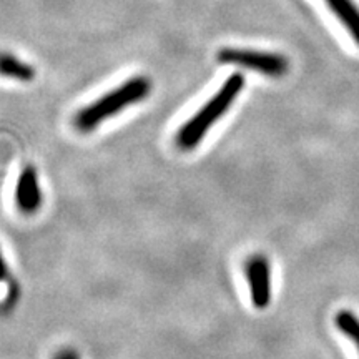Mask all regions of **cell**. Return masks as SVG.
Wrapping results in <instances>:
<instances>
[{
	"instance_id": "6da1fadb",
	"label": "cell",
	"mask_w": 359,
	"mask_h": 359,
	"mask_svg": "<svg viewBox=\"0 0 359 359\" xmlns=\"http://www.w3.org/2000/svg\"><path fill=\"white\" fill-rule=\"evenodd\" d=\"M245 87V79L241 74H233L224 80V83L188 122L178 130L177 143L182 150H193L203 142L208 130L230 110Z\"/></svg>"
},
{
	"instance_id": "7a4b0ae2",
	"label": "cell",
	"mask_w": 359,
	"mask_h": 359,
	"mask_svg": "<svg viewBox=\"0 0 359 359\" xmlns=\"http://www.w3.org/2000/svg\"><path fill=\"white\" fill-rule=\"evenodd\" d=\"M151 83L145 77H133L127 82L105 93L97 102L90 103L75 115L74 125L79 132H92L100 127L103 122L115 116L120 111L128 109L130 105L145 100L150 95Z\"/></svg>"
},
{
	"instance_id": "3957f363",
	"label": "cell",
	"mask_w": 359,
	"mask_h": 359,
	"mask_svg": "<svg viewBox=\"0 0 359 359\" xmlns=\"http://www.w3.org/2000/svg\"><path fill=\"white\" fill-rule=\"evenodd\" d=\"M218 62L224 65L243 67L268 77H283L290 69L286 57L269 52L246 50V48H222L218 52Z\"/></svg>"
},
{
	"instance_id": "277c9868",
	"label": "cell",
	"mask_w": 359,
	"mask_h": 359,
	"mask_svg": "<svg viewBox=\"0 0 359 359\" xmlns=\"http://www.w3.org/2000/svg\"><path fill=\"white\" fill-rule=\"evenodd\" d=\"M246 281H248L250 298L255 308L264 309L271 303V266L266 257L255 255L246 262Z\"/></svg>"
},
{
	"instance_id": "5b68a950",
	"label": "cell",
	"mask_w": 359,
	"mask_h": 359,
	"mask_svg": "<svg viewBox=\"0 0 359 359\" xmlns=\"http://www.w3.org/2000/svg\"><path fill=\"white\" fill-rule=\"evenodd\" d=\"M17 208L24 215H34L42 206V190L39 185V177L34 167H25L20 173L15 188Z\"/></svg>"
},
{
	"instance_id": "8992f818",
	"label": "cell",
	"mask_w": 359,
	"mask_h": 359,
	"mask_svg": "<svg viewBox=\"0 0 359 359\" xmlns=\"http://www.w3.org/2000/svg\"><path fill=\"white\" fill-rule=\"evenodd\" d=\"M326 2L359 45V8L351 0H326Z\"/></svg>"
},
{
	"instance_id": "52a82bcc",
	"label": "cell",
	"mask_w": 359,
	"mask_h": 359,
	"mask_svg": "<svg viewBox=\"0 0 359 359\" xmlns=\"http://www.w3.org/2000/svg\"><path fill=\"white\" fill-rule=\"evenodd\" d=\"M0 75L20 80V82H32L35 70L32 65L25 64V62L11 55V53H0Z\"/></svg>"
},
{
	"instance_id": "ba28073f",
	"label": "cell",
	"mask_w": 359,
	"mask_h": 359,
	"mask_svg": "<svg viewBox=\"0 0 359 359\" xmlns=\"http://www.w3.org/2000/svg\"><path fill=\"white\" fill-rule=\"evenodd\" d=\"M334 325L341 333L351 339V343L356 346L359 353V318L356 314L353 311H348V309H341V311L336 314Z\"/></svg>"
},
{
	"instance_id": "9c48e42d",
	"label": "cell",
	"mask_w": 359,
	"mask_h": 359,
	"mask_svg": "<svg viewBox=\"0 0 359 359\" xmlns=\"http://www.w3.org/2000/svg\"><path fill=\"white\" fill-rule=\"evenodd\" d=\"M53 359H80V358L74 349H62V351H58L55 354V358Z\"/></svg>"
},
{
	"instance_id": "30bf717a",
	"label": "cell",
	"mask_w": 359,
	"mask_h": 359,
	"mask_svg": "<svg viewBox=\"0 0 359 359\" xmlns=\"http://www.w3.org/2000/svg\"><path fill=\"white\" fill-rule=\"evenodd\" d=\"M7 273H8L7 263H6V259H4V257H2V251H0V281L6 280Z\"/></svg>"
}]
</instances>
